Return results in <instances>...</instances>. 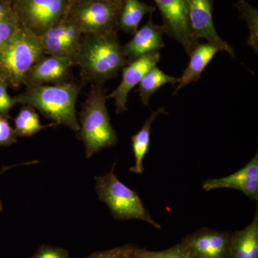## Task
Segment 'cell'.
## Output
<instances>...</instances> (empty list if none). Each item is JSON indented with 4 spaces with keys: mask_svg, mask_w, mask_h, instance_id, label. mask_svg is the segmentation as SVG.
I'll return each instance as SVG.
<instances>
[{
    "mask_svg": "<svg viewBox=\"0 0 258 258\" xmlns=\"http://www.w3.org/2000/svg\"><path fill=\"white\" fill-rule=\"evenodd\" d=\"M117 32L83 35L74 63L79 66L84 81L103 86L128 63Z\"/></svg>",
    "mask_w": 258,
    "mask_h": 258,
    "instance_id": "cell-1",
    "label": "cell"
},
{
    "mask_svg": "<svg viewBox=\"0 0 258 258\" xmlns=\"http://www.w3.org/2000/svg\"><path fill=\"white\" fill-rule=\"evenodd\" d=\"M80 86L72 81L57 84L27 86L25 92L15 96L18 103L40 112L54 124L63 125L74 132L80 129L76 105Z\"/></svg>",
    "mask_w": 258,
    "mask_h": 258,
    "instance_id": "cell-2",
    "label": "cell"
},
{
    "mask_svg": "<svg viewBox=\"0 0 258 258\" xmlns=\"http://www.w3.org/2000/svg\"><path fill=\"white\" fill-rule=\"evenodd\" d=\"M106 98L102 86L93 85L79 114L78 137L85 144L87 159L105 148L115 147L118 142L107 109Z\"/></svg>",
    "mask_w": 258,
    "mask_h": 258,
    "instance_id": "cell-3",
    "label": "cell"
},
{
    "mask_svg": "<svg viewBox=\"0 0 258 258\" xmlns=\"http://www.w3.org/2000/svg\"><path fill=\"white\" fill-rule=\"evenodd\" d=\"M44 55L39 37L20 25L14 36L0 47V80L8 86L20 87L32 66Z\"/></svg>",
    "mask_w": 258,
    "mask_h": 258,
    "instance_id": "cell-4",
    "label": "cell"
},
{
    "mask_svg": "<svg viewBox=\"0 0 258 258\" xmlns=\"http://www.w3.org/2000/svg\"><path fill=\"white\" fill-rule=\"evenodd\" d=\"M114 168L113 164L108 173L96 177V189L99 200L106 204L115 220H142L159 230L161 225L154 221L138 194L118 179Z\"/></svg>",
    "mask_w": 258,
    "mask_h": 258,
    "instance_id": "cell-5",
    "label": "cell"
},
{
    "mask_svg": "<svg viewBox=\"0 0 258 258\" xmlns=\"http://www.w3.org/2000/svg\"><path fill=\"white\" fill-rule=\"evenodd\" d=\"M121 8L106 0H72L66 15L83 35L118 32Z\"/></svg>",
    "mask_w": 258,
    "mask_h": 258,
    "instance_id": "cell-6",
    "label": "cell"
},
{
    "mask_svg": "<svg viewBox=\"0 0 258 258\" xmlns=\"http://www.w3.org/2000/svg\"><path fill=\"white\" fill-rule=\"evenodd\" d=\"M72 0H15L12 8L20 25L37 37L66 15Z\"/></svg>",
    "mask_w": 258,
    "mask_h": 258,
    "instance_id": "cell-7",
    "label": "cell"
},
{
    "mask_svg": "<svg viewBox=\"0 0 258 258\" xmlns=\"http://www.w3.org/2000/svg\"><path fill=\"white\" fill-rule=\"evenodd\" d=\"M160 10L164 33L176 40L190 55L199 40L190 27L186 0H154Z\"/></svg>",
    "mask_w": 258,
    "mask_h": 258,
    "instance_id": "cell-8",
    "label": "cell"
},
{
    "mask_svg": "<svg viewBox=\"0 0 258 258\" xmlns=\"http://www.w3.org/2000/svg\"><path fill=\"white\" fill-rule=\"evenodd\" d=\"M82 36V32L64 15L38 37L45 55L67 57L74 60Z\"/></svg>",
    "mask_w": 258,
    "mask_h": 258,
    "instance_id": "cell-9",
    "label": "cell"
},
{
    "mask_svg": "<svg viewBox=\"0 0 258 258\" xmlns=\"http://www.w3.org/2000/svg\"><path fill=\"white\" fill-rule=\"evenodd\" d=\"M231 234L203 228L187 236L180 244L191 258H230Z\"/></svg>",
    "mask_w": 258,
    "mask_h": 258,
    "instance_id": "cell-10",
    "label": "cell"
},
{
    "mask_svg": "<svg viewBox=\"0 0 258 258\" xmlns=\"http://www.w3.org/2000/svg\"><path fill=\"white\" fill-rule=\"evenodd\" d=\"M190 27L197 40L205 38L235 58V50L219 36L212 18V0H186Z\"/></svg>",
    "mask_w": 258,
    "mask_h": 258,
    "instance_id": "cell-11",
    "label": "cell"
},
{
    "mask_svg": "<svg viewBox=\"0 0 258 258\" xmlns=\"http://www.w3.org/2000/svg\"><path fill=\"white\" fill-rule=\"evenodd\" d=\"M160 52H151L131 61L122 69V80L118 87L108 96L114 99L115 112L127 111L126 103L128 93L139 85L146 74L160 60Z\"/></svg>",
    "mask_w": 258,
    "mask_h": 258,
    "instance_id": "cell-12",
    "label": "cell"
},
{
    "mask_svg": "<svg viewBox=\"0 0 258 258\" xmlns=\"http://www.w3.org/2000/svg\"><path fill=\"white\" fill-rule=\"evenodd\" d=\"M203 189L210 191L218 189L238 190L253 201H258V154L240 170L222 178L204 181Z\"/></svg>",
    "mask_w": 258,
    "mask_h": 258,
    "instance_id": "cell-13",
    "label": "cell"
},
{
    "mask_svg": "<svg viewBox=\"0 0 258 258\" xmlns=\"http://www.w3.org/2000/svg\"><path fill=\"white\" fill-rule=\"evenodd\" d=\"M74 66L72 59L44 55L28 71L23 85L41 86L66 82Z\"/></svg>",
    "mask_w": 258,
    "mask_h": 258,
    "instance_id": "cell-14",
    "label": "cell"
},
{
    "mask_svg": "<svg viewBox=\"0 0 258 258\" xmlns=\"http://www.w3.org/2000/svg\"><path fill=\"white\" fill-rule=\"evenodd\" d=\"M164 33L162 25L154 24L150 14L147 23L137 30L128 43L122 46L123 54L128 62L151 52L159 51L165 46L163 40Z\"/></svg>",
    "mask_w": 258,
    "mask_h": 258,
    "instance_id": "cell-15",
    "label": "cell"
},
{
    "mask_svg": "<svg viewBox=\"0 0 258 258\" xmlns=\"http://www.w3.org/2000/svg\"><path fill=\"white\" fill-rule=\"evenodd\" d=\"M220 51L221 50L218 47L209 42L201 45L198 44L190 54L189 63L180 78L179 85L174 89V95L177 94L181 88L190 83L198 81L205 68Z\"/></svg>",
    "mask_w": 258,
    "mask_h": 258,
    "instance_id": "cell-16",
    "label": "cell"
},
{
    "mask_svg": "<svg viewBox=\"0 0 258 258\" xmlns=\"http://www.w3.org/2000/svg\"><path fill=\"white\" fill-rule=\"evenodd\" d=\"M230 258H258L257 209L250 224L231 234Z\"/></svg>",
    "mask_w": 258,
    "mask_h": 258,
    "instance_id": "cell-17",
    "label": "cell"
},
{
    "mask_svg": "<svg viewBox=\"0 0 258 258\" xmlns=\"http://www.w3.org/2000/svg\"><path fill=\"white\" fill-rule=\"evenodd\" d=\"M163 113H167L164 108H159L157 111L152 112L138 133L134 134L132 137V149L135 159V164L129 169V170L134 174H141L143 173V161L150 146L152 123L158 115Z\"/></svg>",
    "mask_w": 258,
    "mask_h": 258,
    "instance_id": "cell-18",
    "label": "cell"
},
{
    "mask_svg": "<svg viewBox=\"0 0 258 258\" xmlns=\"http://www.w3.org/2000/svg\"><path fill=\"white\" fill-rule=\"evenodd\" d=\"M155 10V7L149 6L139 0H124L118 19V30L134 35L144 17L148 13L152 14Z\"/></svg>",
    "mask_w": 258,
    "mask_h": 258,
    "instance_id": "cell-19",
    "label": "cell"
},
{
    "mask_svg": "<svg viewBox=\"0 0 258 258\" xmlns=\"http://www.w3.org/2000/svg\"><path fill=\"white\" fill-rule=\"evenodd\" d=\"M179 82V78L169 76L155 66L148 71L139 83L137 92L142 103L144 106H148L151 97L162 86L167 83L174 85Z\"/></svg>",
    "mask_w": 258,
    "mask_h": 258,
    "instance_id": "cell-20",
    "label": "cell"
},
{
    "mask_svg": "<svg viewBox=\"0 0 258 258\" xmlns=\"http://www.w3.org/2000/svg\"><path fill=\"white\" fill-rule=\"evenodd\" d=\"M52 125H55L54 123L42 125L35 108L24 105L15 118L14 130L17 137H30Z\"/></svg>",
    "mask_w": 258,
    "mask_h": 258,
    "instance_id": "cell-21",
    "label": "cell"
},
{
    "mask_svg": "<svg viewBox=\"0 0 258 258\" xmlns=\"http://www.w3.org/2000/svg\"><path fill=\"white\" fill-rule=\"evenodd\" d=\"M240 17L247 23L249 31L248 45L257 53L258 50V10L246 0H237Z\"/></svg>",
    "mask_w": 258,
    "mask_h": 258,
    "instance_id": "cell-22",
    "label": "cell"
},
{
    "mask_svg": "<svg viewBox=\"0 0 258 258\" xmlns=\"http://www.w3.org/2000/svg\"><path fill=\"white\" fill-rule=\"evenodd\" d=\"M126 258H191L181 244L162 251H151L135 247H125Z\"/></svg>",
    "mask_w": 258,
    "mask_h": 258,
    "instance_id": "cell-23",
    "label": "cell"
},
{
    "mask_svg": "<svg viewBox=\"0 0 258 258\" xmlns=\"http://www.w3.org/2000/svg\"><path fill=\"white\" fill-rule=\"evenodd\" d=\"M20 27V24L13 10L12 13L0 23V47L5 45L14 36Z\"/></svg>",
    "mask_w": 258,
    "mask_h": 258,
    "instance_id": "cell-24",
    "label": "cell"
},
{
    "mask_svg": "<svg viewBox=\"0 0 258 258\" xmlns=\"http://www.w3.org/2000/svg\"><path fill=\"white\" fill-rule=\"evenodd\" d=\"M16 142L14 129L10 125L7 117L0 115V147H9Z\"/></svg>",
    "mask_w": 258,
    "mask_h": 258,
    "instance_id": "cell-25",
    "label": "cell"
},
{
    "mask_svg": "<svg viewBox=\"0 0 258 258\" xmlns=\"http://www.w3.org/2000/svg\"><path fill=\"white\" fill-rule=\"evenodd\" d=\"M8 85L0 80V115L8 118L11 108L18 104L15 97L10 96L8 92Z\"/></svg>",
    "mask_w": 258,
    "mask_h": 258,
    "instance_id": "cell-26",
    "label": "cell"
},
{
    "mask_svg": "<svg viewBox=\"0 0 258 258\" xmlns=\"http://www.w3.org/2000/svg\"><path fill=\"white\" fill-rule=\"evenodd\" d=\"M32 258H70L66 249L52 246L43 245L37 249Z\"/></svg>",
    "mask_w": 258,
    "mask_h": 258,
    "instance_id": "cell-27",
    "label": "cell"
},
{
    "mask_svg": "<svg viewBox=\"0 0 258 258\" xmlns=\"http://www.w3.org/2000/svg\"><path fill=\"white\" fill-rule=\"evenodd\" d=\"M87 258H126L125 257V247L108 249L93 253Z\"/></svg>",
    "mask_w": 258,
    "mask_h": 258,
    "instance_id": "cell-28",
    "label": "cell"
},
{
    "mask_svg": "<svg viewBox=\"0 0 258 258\" xmlns=\"http://www.w3.org/2000/svg\"><path fill=\"white\" fill-rule=\"evenodd\" d=\"M13 11L11 2L0 0V23L4 20Z\"/></svg>",
    "mask_w": 258,
    "mask_h": 258,
    "instance_id": "cell-29",
    "label": "cell"
},
{
    "mask_svg": "<svg viewBox=\"0 0 258 258\" xmlns=\"http://www.w3.org/2000/svg\"><path fill=\"white\" fill-rule=\"evenodd\" d=\"M106 1L111 2V3H114V4L122 5L124 0H106Z\"/></svg>",
    "mask_w": 258,
    "mask_h": 258,
    "instance_id": "cell-30",
    "label": "cell"
},
{
    "mask_svg": "<svg viewBox=\"0 0 258 258\" xmlns=\"http://www.w3.org/2000/svg\"><path fill=\"white\" fill-rule=\"evenodd\" d=\"M3 203H2L1 200H0V212L3 211Z\"/></svg>",
    "mask_w": 258,
    "mask_h": 258,
    "instance_id": "cell-31",
    "label": "cell"
},
{
    "mask_svg": "<svg viewBox=\"0 0 258 258\" xmlns=\"http://www.w3.org/2000/svg\"><path fill=\"white\" fill-rule=\"evenodd\" d=\"M8 1L11 2V3H13V2L15 1V0H8Z\"/></svg>",
    "mask_w": 258,
    "mask_h": 258,
    "instance_id": "cell-32",
    "label": "cell"
}]
</instances>
